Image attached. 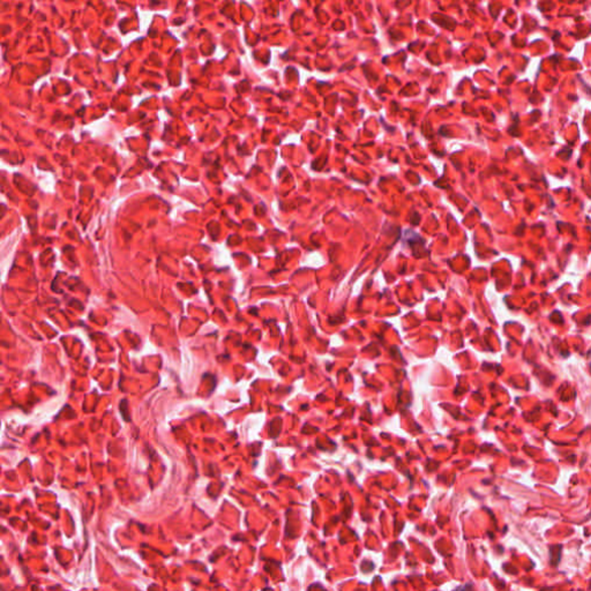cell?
<instances>
[{"label": "cell", "instance_id": "obj_1", "mask_svg": "<svg viewBox=\"0 0 591 591\" xmlns=\"http://www.w3.org/2000/svg\"><path fill=\"white\" fill-rule=\"evenodd\" d=\"M456 591H470L469 590V587H463V588H460Z\"/></svg>", "mask_w": 591, "mask_h": 591}]
</instances>
